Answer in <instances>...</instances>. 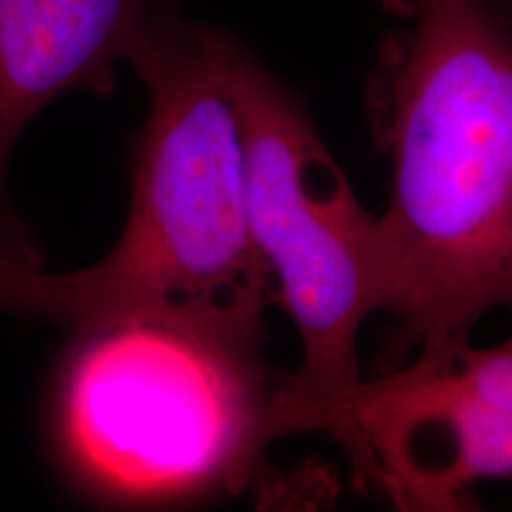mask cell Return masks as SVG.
<instances>
[{
    "instance_id": "4",
    "label": "cell",
    "mask_w": 512,
    "mask_h": 512,
    "mask_svg": "<svg viewBox=\"0 0 512 512\" xmlns=\"http://www.w3.org/2000/svg\"><path fill=\"white\" fill-rule=\"evenodd\" d=\"M228 72L245 140L249 230L275 304L302 339L290 403L294 430L306 432L313 406L361 380L356 337L370 313L387 311L380 216L358 202L304 102L235 36Z\"/></svg>"
},
{
    "instance_id": "8",
    "label": "cell",
    "mask_w": 512,
    "mask_h": 512,
    "mask_svg": "<svg viewBox=\"0 0 512 512\" xmlns=\"http://www.w3.org/2000/svg\"><path fill=\"white\" fill-rule=\"evenodd\" d=\"M508 8H510V12H512V0H508Z\"/></svg>"
},
{
    "instance_id": "2",
    "label": "cell",
    "mask_w": 512,
    "mask_h": 512,
    "mask_svg": "<svg viewBox=\"0 0 512 512\" xmlns=\"http://www.w3.org/2000/svg\"><path fill=\"white\" fill-rule=\"evenodd\" d=\"M72 335L55 434L88 496L159 508L280 489L266 451L294 434L290 373L266 363V313L140 309Z\"/></svg>"
},
{
    "instance_id": "3",
    "label": "cell",
    "mask_w": 512,
    "mask_h": 512,
    "mask_svg": "<svg viewBox=\"0 0 512 512\" xmlns=\"http://www.w3.org/2000/svg\"><path fill=\"white\" fill-rule=\"evenodd\" d=\"M230 34L159 10L128 53L150 110L131 166L121 238L74 271L72 330L124 311L266 313L275 287L247 219L245 140Z\"/></svg>"
},
{
    "instance_id": "5",
    "label": "cell",
    "mask_w": 512,
    "mask_h": 512,
    "mask_svg": "<svg viewBox=\"0 0 512 512\" xmlns=\"http://www.w3.org/2000/svg\"><path fill=\"white\" fill-rule=\"evenodd\" d=\"M306 432L344 448L354 482L396 510H470V489L512 479V337L418 354L318 403Z\"/></svg>"
},
{
    "instance_id": "1",
    "label": "cell",
    "mask_w": 512,
    "mask_h": 512,
    "mask_svg": "<svg viewBox=\"0 0 512 512\" xmlns=\"http://www.w3.org/2000/svg\"><path fill=\"white\" fill-rule=\"evenodd\" d=\"M401 27L370 88L392 162L380 216L399 349L470 342L512 313V12L508 0H384Z\"/></svg>"
},
{
    "instance_id": "6",
    "label": "cell",
    "mask_w": 512,
    "mask_h": 512,
    "mask_svg": "<svg viewBox=\"0 0 512 512\" xmlns=\"http://www.w3.org/2000/svg\"><path fill=\"white\" fill-rule=\"evenodd\" d=\"M178 0H0V221L5 169L38 112L69 91L107 95L117 64Z\"/></svg>"
},
{
    "instance_id": "7",
    "label": "cell",
    "mask_w": 512,
    "mask_h": 512,
    "mask_svg": "<svg viewBox=\"0 0 512 512\" xmlns=\"http://www.w3.org/2000/svg\"><path fill=\"white\" fill-rule=\"evenodd\" d=\"M0 313H17L72 328L74 273H50L27 247L15 223L0 221Z\"/></svg>"
}]
</instances>
